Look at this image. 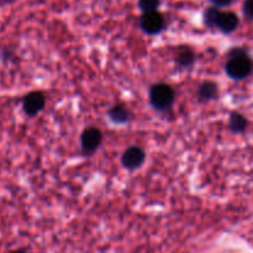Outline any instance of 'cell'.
I'll return each mask as SVG.
<instances>
[{"mask_svg":"<svg viewBox=\"0 0 253 253\" xmlns=\"http://www.w3.org/2000/svg\"><path fill=\"white\" fill-rule=\"evenodd\" d=\"M253 68L252 59L247 54V52L242 48H235L230 52V59L227 61L226 73L230 78L236 79H245L251 74Z\"/></svg>","mask_w":253,"mask_h":253,"instance_id":"cell-1","label":"cell"},{"mask_svg":"<svg viewBox=\"0 0 253 253\" xmlns=\"http://www.w3.org/2000/svg\"><path fill=\"white\" fill-rule=\"evenodd\" d=\"M140 26L146 34L157 35L165 29V19L162 14L156 10V11L143 12L140 20Z\"/></svg>","mask_w":253,"mask_h":253,"instance_id":"cell-3","label":"cell"},{"mask_svg":"<svg viewBox=\"0 0 253 253\" xmlns=\"http://www.w3.org/2000/svg\"><path fill=\"white\" fill-rule=\"evenodd\" d=\"M138 6L143 12L156 11L160 6V0H138Z\"/></svg>","mask_w":253,"mask_h":253,"instance_id":"cell-13","label":"cell"},{"mask_svg":"<svg viewBox=\"0 0 253 253\" xmlns=\"http://www.w3.org/2000/svg\"><path fill=\"white\" fill-rule=\"evenodd\" d=\"M247 125H249L247 119L245 118L242 114L232 113L231 115H230L229 127L234 133H241L244 132V131H246Z\"/></svg>","mask_w":253,"mask_h":253,"instance_id":"cell-9","label":"cell"},{"mask_svg":"<svg viewBox=\"0 0 253 253\" xmlns=\"http://www.w3.org/2000/svg\"><path fill=\"white\" fill-rule=\"evenodd\" d=\"M101 140H103V135H101L100 130L96 127H88L83 131L81 137V145L82 150L85 153H91L94 151L98 150L100 146Z\"/></svg>","mask_w":253,"mask_h":253,"instance_id":"cell-4","label":"cell"},{"mask_svg":"<svg viewBox=\"0 0 253 253\" xmlns=\"http://www.w3.org/2000/svg\"><path fill=\"white\" fill-rule=\"evenodd\" d=\"M244 15L247 19H253V0H245Z\"/></svg>","mask_w":253,"mask_h":253,"instance_id":"cell-14","label":"cell"},{"mask_svg":"<svg viewBox=\"0 0 253 253\" xmlns=\"http://www.w3.org/2000/svg\"><path fill=\"white\" fill-rule=\"evenodd\" d=\"M220 14H221V11H220L217 7L215 6L208 7L204 12L205 25H207L208 27H216V22L217 20H219Z\"/></svg>","mask_w":253,"mask_h":253,"instance_id":"cell-12","label":"cell"},{"mask_svg":"<svg viewBox=\"0 0 253 253\" xmlns=\"http://www.w3.org/2000/svg\"><path fill=\"white\" fill-rule=\"evenodd\" d=\"M175 61L180 67H190L195 61L194 52L190 48H183L180 49L179 53L175 57Z\"/></svg>","mask_w":253,"mask_h":253,"instance_id":"cell-11","label":"cell"},{"mask_svg":"<svg viewBox=\"0 0 253 253\" xmlns=\"http://www.w3.org/2000/svg\"><path fill=\"white\" fill-rule=\"evenodd\" d=\"M10 253H26L24 251V250H15V251H12V252H10Z\"/></svg>","mask_w":253,"mask_h":253,"instance_id":"cell-16","label":"cell"},{"mask_svg":"<svg viewBox=\"0 0 253 253\" xmlns=\"http://www.w3.org/2000/svg\"><path fill=\"white\" fill-rule=\"evenodd\" d=\"M217 95V85L214 82H205L200 85L198 96L202 101H208L214 99Z\"/></svg>","mask_w":253,"mask_h":253,"instance_id":"cell-10","label":"cell"},{"mask_svg":"<svg viewBox=\"0 0 253 253\" xmlns=\"http://www.w3.org/2000/svg\"><path fill=\"white\" fill-rule=\"evenodd\" d=\"M174 90L168 84L158 83L151 88L150 101L157 110H167L174 101Z\"/></svg>","mask_w":253,"mask_h":253,"instance_id":"cell-2","label":"cell"},{"mask_svg":"<svg viewBox=\"0 0 253 253\" xmlns=\"http://www.w3.org/2000/svg\"><path fill=\"white\" fill-rule=\"evenodd\" d=\"M109 118L116 124H125L130 120L131 114L128 109L124 105H115L109 110Z\"/></svg>","mask_w":253,"mask_h":253,"instance_id":"cell-8","label":"cell"},{"mask_svg":"<svg viewBox=\"0 0 253 253\" xmlns=\"http://www.w3.org/2000/svg\"><path fill=\"white\" fill-rule=\"evenodd\" d=\"M46 104V98L41 91H31L24 98L22 105H24V111L29 116H35L43 109Z\"/></svg>","mask_w":253,"mask_h":253,"instance_id":"cell-5","label":"cell"},{"mask_svg":"<svg viewBox=\"0 0 253 253\" xmlns=\"http://www.w3.org/2000/svg\"><path fill=\"white\" fill-rule=\"evenodd\" d=\"M239 26V17L235 12L225 11L221 12L216 22V27L224 34H231Z\"/></svg>","mask_w":253,"mask_h":253,"instance_id":"cell-7","label":"cell"},{"mask_svg":"<svg viewBox=\"0 0 253 253\" xmlns=\"http://www.w3.org/2000/svg\"><path fill=\"white\" fill-rule=\"evenodd\" d=\"M234 0H211L215 7H221V6H229Z\"/></svg>","mask_w":253,"mask_h":253,"instance_id":"cell-15","label":"cell"},{"mask_svg":"<svg viewBox=\"0 0 253 253\" xmlns=\"http://www.w3.org/2000/svg\"><path fill=\"white\" fill-rule=\"evenodd\" d=\"M145 158L146 155L142 148L132 146V147L127 148L124 152L123 157H121V162H123L124 167L127 168V169H136V168L143 165Z\"/></svg>","mask_w":253,"mask_h":253,"instance_id":"cell-6","label":"cell"}]
</instances>
